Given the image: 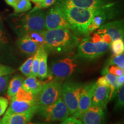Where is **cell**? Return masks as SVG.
Here are the masks:
<instances>
[{
    "label": "cell",
    "mask_w": 124,
    "mask_h": 124,
    "mask_svg": "<svg viewBox=\"0 0 124 124\" xmlns=\"http://www.w3.org/2000/svg\"><path fill=\"white\" fill-rule=\"evenodd\" d=\"M44 48L51 54H64L71 52L78 46L80 40L75 32L63 28L46 30Z\"/></svg>",
    "instance_id": "1"
},
{
    "label": "cell",
    "mask_w": 124,
    "mask_h": 124,
    "mask_svg": "<svg viewBox=\"0 0 124 124\" xmlns=\"http://www.w3.org/2000/svg\"><path fill=\"white\" fill-rule=\"evenodd\" d=\"M55 5L61 11L77 35L87 36V27L90 21L100 8L85 9L56 2Z\"/></svg>",
    "instance_id": "2"
},
{
    "label": "cell",
    "mask_w": 124,
    "mask_h": 124,
    "mask_svg": "<svg viewBox=\"0 0 124 124\" xmlns=\"http://www.w3.org/2000/svg\"><path fill=\"white\" fill-rule=\"evenodd\" d=\"M46 12L42 9L31 10L26 14L18 15L13 19L14 28L18 36L31 32L46 31Z\"/></svg>",
    "instance_id": "3"
},
{
    "label": "cell",
    "mask_w": 124,
    "mask_h": 124,
    "mask_svg": "<svg viewBox=\"0 0 124 124\" xmlns=\"http://www.w3.org/2000/svg\"><path fill=\"white\" fill-rule=\"evenodd\" d=\"M78 56L84 59H95L103 55L110 48V45L102 41L101 36L97 33L88 35L80 40L78 46Z\"/></svg>",
    "instance_id": "4"
},
{
    "label": "cell",
    "mask_w": 124,
    "mask_h": 124,
    "mask_svg": "<svg viewBox=\"0 0 124 124\" xmlns=\"http://www.w3.org/2000/svg\"><path fill=\"white\" fill-rule=\"evenodd\" d=\"M38 108L36 97L21 87L13 97L10 98V105L4 116L28 113L35 114Z\"/></svg>",
    "instance_id": "5"
},
{
    "label": "cell",
    "mask_w": 124,
    "mask_h": 124,
    "mask_svg": "<svg viewBox=\"0 0 124 124\" xmlns=\"http://www.w3.org/2000/svg\"><path fill=\"white\" fill-rule=\"evenodd\" d=\"M36 113L46 121H62L69 117L70 113L62 96L52 104L40 106Z\"/></svg>",
    "instance_id": "6"
},
{
    "label": "cell",
    "mask_w": 124,
    "mask_h": 124,
    "mask_svg": "<svg viewBox=\"0 0 124 124\" xmlns=\"http://www.w3.org/2000/svg\"><path fill=\"white\" fill-rule=\"evenodd\" d=\"M62 82L57 79H52L44 82L42 89L36 96L39 107L52 104L62 96Z\"/></svg>",
    "instance_id": "7"
},
{
    "label": "cell",
    "mask_w": 124,
    "mask_h": 124,
    "mask_svg": "<svg viewBox=\"0 0 124 124\" xmlns=\"http://www.w3.org/2000/svg\"><path fill=\"white\" fill-rule=\"evenodd\" d=\"M83 86L82 83L74 82H66L62 85V97L68 108L70 116H74L77 112Z\"/></svg>",
    "instance_id": "8"
},
{
    "label": "cell",
    "mask_w": 124,
    "mask_h": 124,
    "mask_svg": "<svg viewBox=\"0 0 124 124\" xmlns=\"http://www.w3.org/2000/svg\"><path fill=\"white\" fill-rule=\"evenodd\" d=\"M78 67L77 60L72 58H64L54 60L51 66V72L55 79L62 80L70 77Z\"/></svg>",
    "instance_id": "9"
},
{
    "label": "cell",
    "mask_w": 124,
    "mask_h": 124,
    "mask_svg": "<svg viewBox=\"0 0 124 124\" xmlns=\"http://www.w3.org/2000/svg\"><path fill=\"white\" fill-rule=\"evenodd\" d=\"M45 25L46 30L67 28L72 31L70 24L55 5L46 12Z\"/></svg>",
    "instance_id": "10"
},
{
    "label": "cell",
    "mask_w": 124,
    "mask_h": 124,
    "mask_svg": "<svg viewBox=\"0 0 124 124\" xmlns=\"http://www.w3.org/2000/svg\"><path fill=\"white\" fill-rule=\"evenodd\" d=\"M106 108L91 105L80 118L82 124H105L107 115Z\"/></svg>",
    "instance_id": "11"
},
{
    "label": "cell",
    "mask_w": 124,
    "mask_h": 124,
    "mask_svg": "<svg viewBox=\"0 0 124 124\" xmlns=\"http://www.w3.org/2000/svg\"><path fill=\"white\" fill-rule=\"evenodd\" d=\"M113 7L102 8L97 10L90 21L87 27L88 34H90L99 29L105 24L108 20L111 19L116 15Z\"/></svg>",
    "instance_id": "12"
},
{
    "label": "cell",
    "mask_w": 124,
    "mask_h": 124,
    "mask_svg": "<svg viewBox=\"0 0 124 124\" xmlns=\"http://www.w3.org/2000/svg\"><path fill=\"white\" fill-rule=\"evenodd\" d=\"M96 86L95 82H91L83 85L80 91L78 106L77 112L73 116L80 119L82 114L86 111L91 105L93 91Z\"/></svg>",
    "instance_id": "13"
},
{
    "label": "cell",
    "mask_w": 124,
    "mask_h": 124,
    "mask_svg": "<svg viewBox=\"0 0 124 124\" xmlns=\"http://www.w3.org/2000/svg\"><path fill=\"white\" fill-rule=\"evenodd\" d=\"M56 2L85 9L102 8L115 4L113 0H57Z\"/></svg>",
    "instance_id": "14"
},
{
    "label": "cell",
    "mask_w": 124,
    "mask_h": 124,
    "mask_svg": "<svg viewBox=\"0 0 124 124\" xmlns=\"http://www.w3.org/2000/svg\"><path fill=\"white\" fill-rule=\"evenodd\" d=\"M96 32L99 34H108L111 37L112 41L117 39H124V20H117L104 24L97 29Z\"/></svg>",
    "instance_id": "15"
},
{
    "label": "cell",
    "mask_w": 124,
    "mask_h": 124,
    "mask_svg": "<svg viewBox=\"0 0 124 124\" xmlns=\"http://www.w3.org/2000/svg\"><path fill=\"white\" fill-rule=\"evenodd\" d=\"M110 89L109 87L96 84L93 91L91 105L106 107L108 102L110 101Z\"/></svg>",
    "instance_id": "16"
},
{
    "label": "cell",
    "mask_w": 124,
    "mask_h": 124,
    "mask_svg": "<svg viewBox=\"0 0 124 124\" xmlns=\"http://www.w3.org/2000/svg\"><path fill=\"white\" fill-rule=\"evenodd\" d=\"M39 67L38 77L41 80L46 79H48L49 80H52L53 76L51 74V71H49L47 66L48 52L44 49V46H41L39 49Z\"/></svg>",
    "instance_id": "17"
},
{
    "label": "cell",
    "mask_w": 124,
    "mask_h": 124,
    "mask_svg": "<svg viewBox=\"0 0 124 124\" xmlns=\"http://www.w3.org/2000/svg\"><path fill=\"white\" fill-rule=\"evenodd\" d=\"M17 44L20 51L28 55H33L40 48L36 43L25 35L20 37L17 41Z\"/></svg>",
    "instance_id": "18"
},
{
    "label": "cell",
    "mask_w": 124,
    "mask_h": 124,
    "mask_svg": "<svg viewBox=\"0 0 124 124\" xmlns=\"http://www.w3.org/2000/svg\"><path fill=\"white\" fill-rule=\"evenodd\" d=\"M44 82L39 80L37 77L30 75L24 80L22 87L23 89L36 97L42 89Z\"/></svg>",
    "instance_id": "19"
},
{
    "label": "cell",
    "mask_w": 124,
    "mask_h": 124,
    "mask_svg": "<svg viewBox=\"0 0 124 124\" xmlns=\"http://www.w3.org/2000/svg\"><path fill=\"white\" fill-rule=\"evenodd\" d=\"M34 114L35 113H28L4 116L1 120V124H27Z\"/></svg>",
    "instance_id": "20"
},
{
    "label": "cell",
    "mask_w": 124,
    "mask_h": 124,
    "mask_svg": "<svg viewBox=\"0 0 124 124\" xmlns=\"http://www.w3.org/2000/svg\"><path fill=\"white\" fill-rule=\"evenodd\" d=\"M24 78L21 75H16L12 78L8 87L7 94L8 97L12 98L16 94L19 89L22 87Z\"/></svg>",
    "instance_id": "21"
},
{
    "label": "cell",
    "mask_w": 124,
    "mask_h": 124,
    "mask_svg": "<svg viewBox=\"0 0 124 124\" xmlns=\"http://www.w3.org/2000/svg\"><path fill=\"white\" fill-rule=\"evenodd\" d=\"M13 8L16 14L21 13L31 10L32 5L29 0H18Z\"/></svg>",
    "instance_id": "22"
},
{
    "label": "cell",
    "mask_w": 124,
    "mask_h": 124,
    "mask_svg": "<svg viewBox=\"0 0 124 124\" xmlns=\"http://www.w3.org/2000/svg\"><path fill=\"white\" fill-rule=\"evenodd\" d=\"M44 31H36V32H31L25 34L26 36L31 39L35 43H36L40 47L44 46Z\"/></svg>",
    "instance_id": "23"
},
{
    "label": "cell",
    "mask_w": 124,
    "mask_h": 124,
    "mask_svg": "<svg viewBox=\"0 0 124 124\" xmlns=\"http://www.w3.org/2000/svg\"><path fill=\"white\" fill-rule=\"evenodd\" d=\"M110 48L113 52V55H118L123 54L124 52V39H117L112 41L110 44Z\"/></svg>",
    "instance_id": "24"
},
{
    "label": "cell",
    "mask_w": 124,
    "mask_h": 124,
    "mask_svg": "<svg viewBox=\"0 0 124 124\" xmlns=\"http://www.w3.org/2000/svg\"><path fill=\"white\" fill-rule=\"evenodd\" d=\"M107 73L118 77V76L123 75L124 74V70L114 65H108L103 69L102 72V75H105Z\"/></svg>",
    "instance_id": "25"
},
{
    "label": "cell",
    "mask_w": 124,
    "mask_h": 124,
    "mask_svg": "<svg viewBox=\"0 0 124 124\" xmlns=\"http://www.w3.org/2000/svg\"><path fill=\"white\" fill-rule=\"evenodd\" d=\"M32 61H33V56L28 59L19 68V70L22 72L23 75L27 77L31 75Z\"/></svg>",
    "instance_id": "26"
},
{
    "label": "cell",
    "mask_w": 124,
    "mask_h": 124,
    "mask_svg": "<svg viewBox=\"0 0 124 124\" xmlns=\"http://www.w3.org/2000/svg\"><path fill=\"white\" fill-rule=\"evenodd\" d=\"M108 65H114L124 70V53L118 55H113L108 60Z\"/></svg>",
    "instance_id": "27"
},
{
    "label": "cell",
    "mask_w": 124,
    "mask_h": 124,
    "mask_svg": "<svg viewBox=\"0 0 124 124\" xmlns=\"http://www.w3.org/2000/svg\"><path fill=\"white\" fill-rule=\"evenodd\" d=\"M116 96V101L115 105V108L119 110L124 108V85L118 90Z\"/></svg>",
    "instance_id": "28"
},
{
    "label": "cell",
    "mask_w": 124,
    "mask_h": 124,
    "mask_svg": "<svg viewBox=\"0 0 124 124\" xmlns=\"http://www.w3.org/2000/svg\"><path fill=\"white\" fill-rule=\"evenodd\" d=\"M39 67V51L38 49L33 55L31 75L35 77H38Z\"/></svg>",
    "instance_id": "29"
},
{
    "label": "cell",
    "mask_w": 124,
    "mask_h": 124,
    "mask_svg": "<svg viewBox=\"0 0 124 124\" xmlns=\"http://www.w3.org/2000/svg\"><path fill=\"white\" fill-rule=\"evenodd\" d=\"M56 1L57 0H44L42 2L36 4V7L34 8L33 9H32V10H35L40 9L47 8L50 7L55 4L56 2Z\"/></svg>",
    "instance_id": "30"
},
{
    "label": "cell",
    "mask_w": 124,
    "mask_h": 124,
    "mask_svg": "<svg viewBox=\"0 0 124 124\" xmlns=\"http://www.w3.org/2000/svg\"><path fill=\"white\" fill-rule=\"evenodd\" d=\"M10 75H4L0 77V93L5 90L8 86L9 80L10 79Z\"/></svg>",
    "instance_id": "31"
},
{
    "label": "cell",
    "mask_w": 124,
    "mask_h": 124,
    "mask_svg": "<svg viewBox=\"0 0 124 124\" xmlns=\"http://www.w3.org/2000/svg\"><path fill=\"white\" fill-rule=\"evenodd\" d=\"M15 70L10 67L0 64V77L7 75H10L14 73Z\"/></svg>",
    "instance_id": "32"
},
{
    "label": "cell",
    "mask_w": 124,
    "mask_h": 124,
    "mask_svg": "<svg viewBox=\"0 0 124 124\" xmlns=\"http://www.w3.org/2000/svg\"><path fill=\"white\" fill-rule=\"evenodd\" d=\"M8 104V100L7 98L0 97V116H2L7 110Z\"/></svg>",
    "instance_id": "33"
},
{
    "label": "cell",
    "mask_w": 124,
    "mask_h": 124,
    "mask_svg": "<svg viewBox=\"0 0 124 124\" xmlns=\"http://www.w3.org/2000/svg\"><path fill=\"white\" fill-rule=\"evenodd\" d=\"M60 124H82V123L80 119L72 116L66 118Z\"/></svg>",
    "instance_id": "34"
},
{
    "label": "cell",
    "mask_w": 124,
    "mask_h": 124,
    "mask_svg": "<svg viewBox=\"0 0 124 124\" xmlns=\"http://www.w3.org/2000/svg\"><path fill=\"white\" fill-rule=\"evenodd\" d=\"M8 42V38L6 35V32H5L2 21L0 19V44H7Z\"/></svg>",
    "instance_id": "35"
},
{
    "label": "cell",
    "mask_w": 124,
    "mask_h": 124,
    "mask_svg": "<svg viewBox=\"0 0 124 124\" xmlns=\"http://www.w3.org/2000/svg\"><path fill=\"white\" fill-rule=\"evenodd\" d=\"M96 84L98 85H102V86H108L110 87L109 82H108V80L107 79L105 75H103L102 77L99 78L98 79L96 82Z\"/></svg>",
    "instance_id": "36"
},
{
    "label": "cell",
    "mask_w": 124,
    "mask_h": 124,
    "mask_svg": "<svg viewBox=\"0 0 124 124\" xmlns=\"http://www.w3.org/2000/svg\"><path fill=\"white\" fill-rule=\"evenodd\" d=\"M124 75H121L120 76H118L117 80H116V89L117 91L122 85H124Z\"/></svg>",
    "instance_id": "37"
},
{
    "label": "cell",
    "mask_w": 124,
    "mask_h": 124,
    "mask_svg": "<svg viewBox=\"0 0 124 124\" xmlns=\"http://www.w3.org/2000/svg\"><path fill=\"white\" fill-rule=\"evenodd\" d=\"M101 36V38L102 41H104L105 43H107V44L110 45L111 43L112 42V39H111V37L110 36V35H108L107 33H103V34H100Z\"/></svg>",
    "instance_id": "38"
},
{
    "label": "cell",
    "mask_w": 124,
    "mask_h": 124,
    "mask_svg": "<svg viewBox=\"0 0 124 124\" xmlns=\"http://www.w3.org/2000/svg\"><path fill=\"white\" fill-rule=\"evenodd\" d=\"M5 2H7V4L8 5L13 7L18 0H5Z\"/></svg>",
    "instance_id": "39"
},
{
    "label": "cell",
    "mask_w": 124,
    "mask_h": 124,
    "mask_svg": "<svg viewBox=\"0 0 124 124\" xmlns=\"http://www.w3.org/2000/svg\"><path fill=\"white\" fill-rule=\"evenodd\" d=\"M31 1H33V2L36 3V4H40V3L42 2L43 1H44V0H31Z\"/></svg>",
    "instance_id": "40"
},
{
    "label": "cell",
    "mask_w": 124,
    "mask_h": 124,
    "mask_svg": "<svg viewBox=\"0 0 124 124\" xmlns=\"http://www.w3.org/2000/svg\"><path fill=\"white\" fill-rule=\"evenodd\" d=\"M39 124H49V123H40Z\"/></svg>",
    "instance_id": "41"
},
{
    "label": "cell",
    "mask_w": 124,
    "mask_h": 124,
    "mask_svg": "<svg viewBox=\"0 0 124 124\" xmlns=\"http://www.w3.org/2000/svg\"><path fill=\"white\" fill-rule=\"evenodd\" d=\"M34 124V123H29V124Z\"/></svg>",
    "instance_id": "42"
},
{
    "label": "cell",
    "mask_w": 124,
    "mask_h": 124,
    "mask_svg": "<svg viewBox=\"0 0 124 124\" xmlns=\"http://www.w3.org/2000/svg\"><path fill=\"white\" fill-rule=\"evenodd\" d=\"M0 124H1V120L0 119Z\"/></svg>",
    "instance_id": "43"
},
{
    "label": "cell",
    "mask_w": 124,
    "mask_h": 124,
    "mask_svg": "<svg viewBox=\"0 0 124 124\" xmlns=\"http://www.w3.org/2000/svg\"></svg>",
    "instance_id": "44"
}]
</instances>
